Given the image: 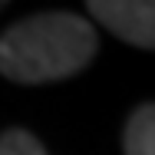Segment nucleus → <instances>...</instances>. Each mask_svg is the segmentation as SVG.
<instances>
[{"mask_svg": "<svg viewBox=\"0 0 155 155\" xmlns=\"http://www.w3.org/2000/svg\"><path fill=\"white\" fill-rule=\"evenodd\" d=\"M89 13L122 43L155 50V0H93Z\"/></svg>", "mask_w": 155, "mask_h": 155, "instance_id": "nucleus-2", "label": "nucleus"}, {"mask_svg": "<svg viewBox=\"0 0 155 155\" xmlns=\"http://www.w3.org/2000/svg\"><path fill=\"white\" fill-rule=\"evenodd\" d=\"M0 7H3V3H0Z\"/></svg>", "mask_w": 155, "mask_h": 155, "instance_id": "nucleus-5", "label": "nucleus"}, {"mask_svg": "<svg viewBox=\"0 0 155 155\" xmlns=\"http://www.w3.org/2000/svg\"><path fill=\"white\" fill-rule=\"evenodd\" d=\"M96 30L76 13H36L0 33V73L13 83L76 76L96 56Z\"/></svg>", "mask_w": 155, "mask_h": 155, "instance_id": "nucleus-1", "label": "nucleus"}, {"mask_svg": "<svg viewBox=\"0 0 155 155\" xmlns=\"http://www.w3.org/2000/svg\"><path fill=\"white\" fill-rule=\"evenodd\" d=\"M0 155H46V149L27 129H7L0 135Z\"/></svg>", "mask_w": 155, "mask_h": 155, "instance_id": "nucleus-4", "label": "nucleus"}, {"mask_svg": "<svg viewBox=\"0 0 155 155\" xmlns=\"http://www.w3.org/2000/svg\"><path fill=\"white\" fill-rule=\"evenodd\" d=\"M122 149L125 155H155V102L139 106L129 116Z\"/></svg>", "mask_w": 155, "mask_h": 155, "instance_id": "nucleus-3", "label": "nucleus"}]
</instances>
